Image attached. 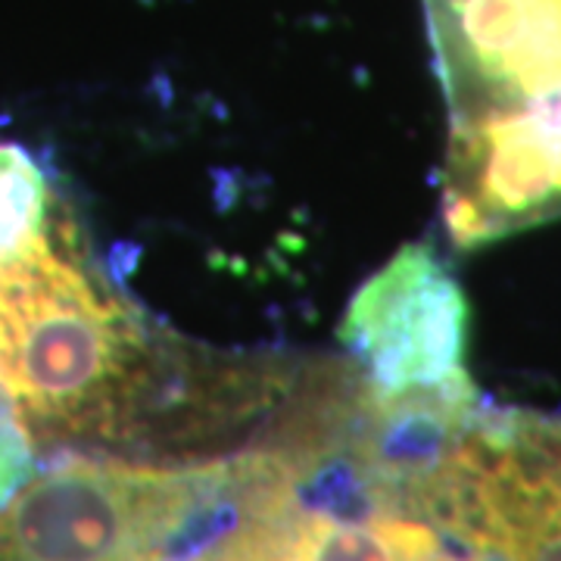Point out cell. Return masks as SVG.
I'll return each instance as SVG.
<instances>
[{
  "instance_id": "1",
  "label": "cell",
  "mask_w": 561,
  "mask_h": 561,
  "mask_svg": "<svg viewBox=\"0 0 561 561\" xmlns=\"http://www.w3.org/2000/svg\"><path fill=\"white\" fill-rule=\"evenodd\" d=\"M280 362L181 350L106 275L62 181L0 140V400L41 465L203 461L272 419Z\"/></svg>"
},
{
  "instance_id": "2",
  "label": "cell",
  "mask_w": 561,
  "mask_h": 561,
  "mask_svg": "<svg viewBox=\"0 0 561 561\" xmlns=\"http://www.w3.org/2000/svg\"><path fill=\"white\" fill-rule=\"evenodd\" d=\"M446 103L453 247L561 219V0H421Z\"/></svg>"
},
{
  "instance_id": "3",
  "label": "cell",
  "mask_w": 561,
  "mask_h": 561,
  "mask_svg": "<svg viewBox=\"0 0 561 561\" xmlns=\"http://www.w3.org/2000/svg\"><path fill=\"white\" fill-rule=\"evenodd\" d=\"M209 474L213 459L41 465L0 502V561H169Z\"/></svg>"
},
{
  "instance_id": "4",
  "label": "cell",
  "mask_w": 561,
  "mask_h": 561,
  "mask_svg": "<svg viewBox=\"0 0 561 561\" xmlns=\"http://www.w3.org/2000/svg\"><path fill=\"white\" fill-rule=\"evenodd\" d=\"M346 359L383 397H478L468 300L427 243H409L356 290L341 324Z\"/></svg>"
},
{
  "instance_id": "5",
  "label": "cell",
  "mask_w": 561,
  "mask_h": 561,
  "mask_svg": "<svg viewBox=\"0 0 561 561\" xmlns=\"http://www.w3.org/2000/svg\"><path fill=\"white\" fill-rule=\"evenodd\" d=\"M38 471V459L22 437L20 424L0 400V502H7Z\"/></svg>"
}]
</instances>
